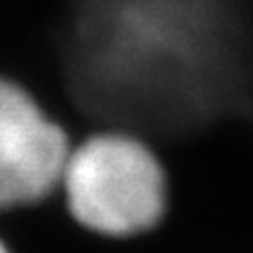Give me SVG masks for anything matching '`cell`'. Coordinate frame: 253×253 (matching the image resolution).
<instances>
[{
	"instance_id": "6da1fadb",
	"label": "cell",
	"mask_w": 253,
	"mask_h": 253,
	"mask_svg": "<svg viewBox=\"0 0 253 253\" xmlns=\"http://www.w3.org/2000/svg\"><path fill=\"white\" fill-rule=\"evenodd\" d=\"M63 80L82 115L129 134L181 138L253 110L246 0H78Z\"/></svg>"
},
{
	"instance_id": "7a4b0ae2",
	"label": "cell",
	"mask_w": 253,
	"mask_h": 253,
	"mask_svg": "<svg viewBox=\"0 0 253 253\" xmlns=\"http://www.w3.org/2000/svg\"><path fill=\"white\" fill-rule=\"evenodd\" d=\"M71 216L96 235L134 237L167 209V173L141 136L108 129L71 148L61 176Z\"/></svg>"
},
{
	"instance_id": "3957f363",
	"label": "cell",
	"mask_w": 253,
	"mask_h": 253,
	"mask_svg": "<svg viewBox=\"0 0 253 253\" xmlns=\"http://www.w3.org/2000/svg\"><path fill=\"white\" fill-rule=\"evenodd\" d=\"M68 155L66 129L24 87L0 78V211L49 197Z\"/></svg>"
},
{
	"instance_id": "277c9868",
	"label": "cell",
	"mask_w": 253,
	"mask_h": 253,
	"mask_svg": "<svg viewBox=\"0 0 253 253\" xmlns=\"http://www.w3.org/2000/svg\"><path fill=\"white\" fill-rule=\"evenodd\" d=\"M0 253H9V251H7V246L2 244V242H0Z\"/></svg>"
}]
</instances>
